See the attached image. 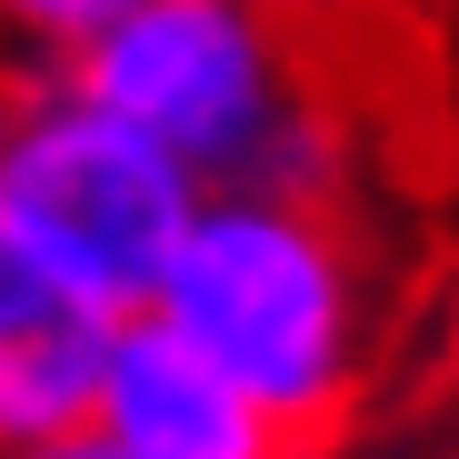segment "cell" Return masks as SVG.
Here are the masks:
<instances>
[{
  "label": "cell",
  "mask_w": 459,
  "mask_h": 459,
  "mask_svg": "<svg viewBox=\"0 0 459 459\" xmlns=\"http://www.w3.org/2000/svg\"><path fill=\"white\" fill-rule=\"evenodd\" d=\"M11 91H21V70H11V50H0V120H11Z\"/></svg>",
  "instance_id": "obj_7"
},
{
  "label": "cell",
  "mask_w": 459,
  "mask_h": 459,
  "mask_svg": "<svg viewBox=\"0 0 459 459\" xmlns=\"http://www.w3.org/2000/svg\"><path fill=\"white\" fill-rule=\"evenodd\" d=\"M210 180L70 70H21L0 120V220L91 299L150 310L200 220Z\"/></svg>",
  "instance_id": "obj_3"
},
{
  "label": "cell",
  "mask_w": 459,
  "mask_h": 459,
  "mask_svg": "<svg viewBox=\"0 0 459 459\" xmlns=\"http://www.w3.org/2000/svg\"><path fill=\"white\" fill-rule=\"evenodd\" d=\"M130 310L91 299L60 260H40L0 220V459H60L81 449L100 369Z\"/></svg>",
  "instance_id": "obj_4"
},
{
  "label": "cell",
  "mask_w": 459,
  "mask_h": 459,
  "mask_svg": "<svg viewBox=\"0 0 459 459\" xmlns=\"http://www.w3.org/2000/svg\"><path fill=\"white\" fill-rule=\"evenodd\" d=\"M150 140H170L210 190L359 200L369 120L330 70L320 11L290 0H130L60 60Z\"/></svg>",
  "instance_id": "obj_2"
},
{
  "label": "cell",
  "mask_w": 459,
  "mask_h": 459,
  "mask_svg": "<svg viewBox=\"0 0 459 459\" xmlns=\"http://www.w3.org/2000/svg\"><path fill=\"white\" fill-rule=\"evenodd\" d=\"M110 11H130V0H0V50L21 70H60Z\"/></svg>",
  "instance_id": "obj_6"
},
{
  "label": "cell",
  "mask_w": 459,
  "mask_h": 459,
  "mask_svg": "<svg viewBox=\"0 0 459 459\" xmlns=\"http://www.w3.org/2000/svg\"><path fill=\"white\" fill-rule=\"evenodd\" d=\"M290 11H330V0H290Z\"/></svg>",
  "instance_id": "obj_8"
},
{
  "label": "cell",
  "mask_w": 459,
  "mask_h": 459,
  "mask_svg": "<svg viewBox=\"0 0 459 459\" xmlns=\"http://www.w3.org/2000/svg\"><path fill=\"white\" fill-rule=\"evenodd\" d=\"M150 310L270 410L280 449H330L390 359V250L359 200L210 190Z\"/></svg>",
  "instance_id": "obj_1"
},
{
  "label": "cell",
  "mask_w": 459,
  "mask_h": 459,
  "mask_svg": "<svg viewBox=\"0 0 459 459\" xmlns=\"http://www.w3.org/2000/svg\"><path fill=\"white\" fill-rule=\"evenodd\" d=\"M81 459H280V429L190 330H170L160 310H130L100 369Z\"/></svg>",
  "instance_id": "obj_5"
}]
</instances>
